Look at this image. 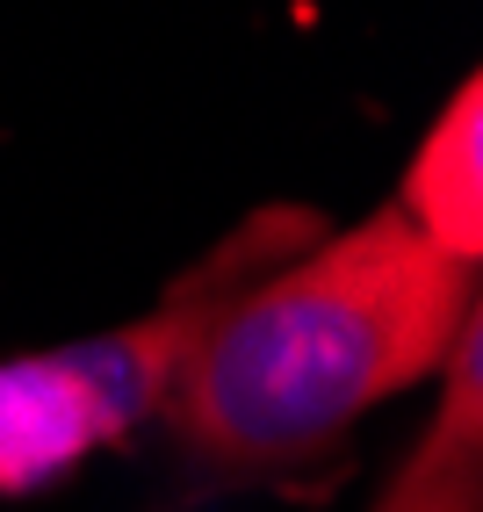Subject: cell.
<instances>
[{"label":"cell","instance_id":"277c9868","mask_svg":"<svg viewBox=\"0 0 483 512\" xmlns=\"http://www.w3.org/2000/svg\"><path fill=\"white\" fill-rule=\"evenodd\" d=\"M390 210L426 238L440 260H483V87L476 73L447 94V109L426 123L419 152L404 166V188Z\"/></svg>","mask_w":483,"mask_h":512},{"label":"cell","instance_id":"7a4b0ae2","mask_svg":"<svg viewBox=\"0 0 483 512\" xmlns=\"http://www.w3.org/2000/svg\"><path fill=\"white\" fill-rule=\"evenodd\" d=\"M325 231V210H310V202H267V210L238 217L195 267H181L152 311L94 339L0 361V498H37L65 484L80 462L123 448L137 426H152L202 325L267 267L318 246Z\"/></svg>","mask_w":483,"mask_h":512},{"label":"cell","instance_id":"6da1fadb","mask_svg":"<svg viewBox=\"0 0 483 512\" xmlns=\"http://www.w3.org/2000/svg\"><path fill=\"white\" fill-rule=\"evenodd\" d=\"M476 318V267L440 260L390 202L246 282L174 368L159 426L195 476L325 469L397 390L440 375Z\"/></svg>","mask_w":483,"mask_h":512},{"label":"cell","instance_id":"3957f363","mask_svg":"<svg viewBox=\"0 0 483 512\" xmlns=\"http://www.w3.org/2000/svg\"><path fill=\"white\" fill-rule=\"evenodd\" d=\"M368 512H483V318L440 361V412Z\"/></svg>","mask_w":483,"mask_h":512}]
</instances>
